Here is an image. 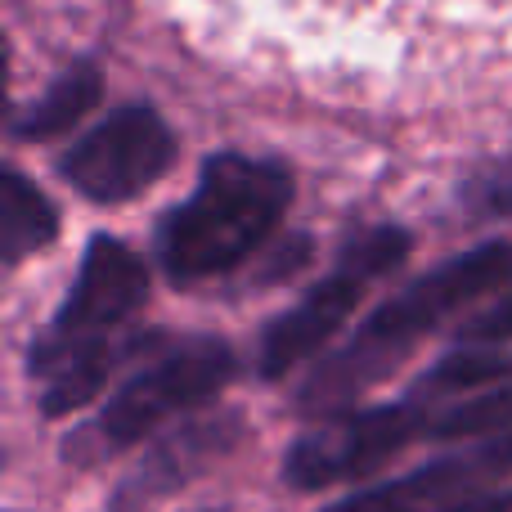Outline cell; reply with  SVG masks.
Masks as SVG:
<instances>
[{"label":"cell","instance_id":"obj_9","mask_svg":"<svg viewBox=\"0 0 512 512\" xmlns=\"http://www.w3.org/2000/svg\"><path fill=\"white\" fill-rule=\"evenodd\" d=\"M239 436H243L239 414H212L198 418V423H185L162 445H153V454H144L140 468L117 486L108 512H153L167 495L189 486L203 468H212L221 454H230Z\"/></svg>","mask_w":512,"mask_h":512},{"label":"cell","instance_id":"obj_4","mask_svg":"<svg viewBox=\"0 0 512 512\" xmlns=\"http://www.w3.org/2000/svg\"><path fill=\"white\" fill-rule=\"evenodd\" d=\"M234 373H239V355L221 337H185V342L162 346L149 364H140L108 396V405L86 427H77L63 441V459L77 468H95V463L131 450L135 441L153 436L171 418L207 405Z\"/></svg>","mask_w":512,"mask_h":512},{"label":"cell","instance_id":"obj_12","mask_svg":"<svg viewBox=\"0 0 512 512\" xmlns=\"http://www.w3.org/2000/svg\"><path fill=\"white\" fill-rule=\"evenodd\" d=\"M54 234H59L54 203L23 171H5L0 176V256L5 265H18L23 256L50 248Z\"/></svg>","mask_w":512,"mask_h":512},{"label":"cell","instance_id":"obj_5","mask_svg":"<svg viewBox=\"0 0 512 512\" xmlns=\"http://www.w3.org/2000/svg\"><path fill=\"white\" fill-rule=\"evenodd\" d=\"M405 256H409V234L396 230V225H378V230H364L360 239H351L333 270L261 333V342H256V373L265 382H279L283 373H292L310 355H319L342 333L346 319L355 315L369 283L391 274Z\"/></svg>","mask_w":512,"mask_h":512},{"label":"cell","instance_id":"obj_14","mask_svg":"<svg viewBox=\"0 0 512 512\" xmlns=\"http://www.w3.org/2000/svg\"><path fill=\"white\" fill-rule=\"evenodd\" d=\"M450 512H512V490H486V495L468 499V504H459Z\"/></svg>","mask_w":512,"mask_h":512},{"label":"cell","instance_id":"obj_11","mask_svg":"<svg viewBox=\"0 0 512 512\" xmlns=\"http://www.w3.org/2000/svg\"><path fill=\"white\" fill-rule=\"evenodd\" d=\"M99 95H104L99 68L72 63L63 77H54L50 86L27 104V113L14 122V135L18 140H59V135H68L72 126L99 104Z\"/></svg>","mask_w":512,"mask_h":512},{"label":"cell","instance_id":"obj_7","mask_svg":"<svg viewBox=\"0 0 512 512\" xmlns=\"http://www.w3.org/2000/svg\"><path fill=\"white\" fill-rule=\"evenodd\" d=\"M144 301H149V265L126 248L122 239H108V234L90 239L59 315L50 319V328L27 351V369L54 360L63 351H77V346L126 333V319Z\"/></svg>","mask_w":512,"mask_h":512},{"label":"cell","instance_id":"obj_3","mask_svg":"<svg viewBox=\"0 0 512 512\" xmlns=\"http://www.w3.org/2000/svg\"><path fill=\"white\" fill-rule=\"evenodd\" d=\"M292 203V176L279 162L216 153L198 189L158 225V261L171 283H198L243 265L279 230Z\"/></svg>","mask_w":512,"mask_h":512},{"label":"cell","instance_id":"obj_1","mask_svg":"<svg viewBox=\"0 0 512 512\" xmlns=\"http://www.w3.org/2000/svg\"><path fill=\"white\" fill-rule=\"evenodd\" d=\"M512 283V243L495 239L481 243L472 252H459L450 261H441L436 270L418 274L414 283L396 292L391 301H382L355 337L342 351L324 355L315 369L306 373V382L297 387V409L310 418H337L355 405L369 387H378L382 378L400 369L409 355L418 351L423 337H432L445 319H454L459 310H468L472 301L499 292Z\"/></svg>","mask_w":512,"mask_h":512},{"label":"cell","instance_id":"obj_6","mask_svg":"<svg viewBox=\"0 0 512 512\" xmlns=\"http://www.w3.org/2000/svg\"><path fill=\"white\" fill-rule=\"evenodd\" d=\"M176 162V135L149 104H126L95 122L59 158V176L90 203H131Z\"/></svg>","mask_w":512,"mask_h":512},{"label":"cell","instance_id":"obj_8","mask_svg":"<svg viewBox=\"0 0 512 512\" xmlns=\"http://www.w3.org/2000/svg\"><path fill=\"white\" fill-rule=\"evenodd\" d=\"M512 472V432L490 441L463 445V450L432 459L423 468L405 472L396 481L355 490L324 512H450L468 499L486 495L490 481H504Z\"/></svg>","mask_w":512,"mask_h":512},{"label":"cell","instance_id":"obj_2","mask_svg":"<svg viewBox=\"0 0 512 512\" xmlns=\"http://www.w3.org/2000/svg\"><path fill=\"white\" fill-rule=\"evenodd\" d=\"M512 427V396L499 387L472 396H445L423 378L405 400L373 409H346L319 418L292 441L283 481L297 490H324L337 481H364L414 441H490Z\"/></svg>","mask_w":512,"mask_h":512},{"label":"cell","instance_id":"obj_10","mask_svg":"<svg viewBox=\"0 0 512 512\" xmlns=\"http://www.w3.org/2000/svg\"><path fill=\"white\" fill-rule=\"evenodd\" d=\"M167 342V333H153V328H126L113 333L104 342L77 346V351H63L45 364H32V382H41V414L45 418H63L86 409L108 382L122 369H131L144 355H158Z\"/></svg>","mask_w":512,"mask_h":512},{"label":"cell","instance_id":"obj_13","mask_svg":"<svg viewBox=\"0 0 512 512\" xmlns=\"http://www.w3.org/2000/svg\"><path fill=\"white\" fill-rule=\"evenodd\" d=\"M463 342L468 346H499V342H512V292L504 301H495L490 310H481L477 319L463 324Z\"/></svg>","mask_w":512,"mask_h":512}]
</instances>
